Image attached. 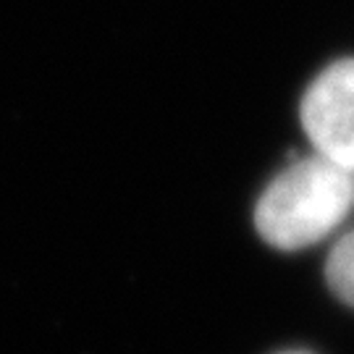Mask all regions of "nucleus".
<instances>
[{
	"mask_svg": "<svg viewBox=\"0 0 354 354\" xmlns=\"http://www.w3.org/2000/svg\"><path fill=\"white\" fill-rule=\"evenodd\" d=\"M354 207V174L313 152L268 184L254 228L276 250H304L326 239Z\"/></svg>",
	"mask_w": 354,
	"mask_h": 354,
	"instance_id": "1",
	"label": "nucleus"
},
{
	"mask_svg": "<svg viewBox=\"0 0 354 354\" xmlns=\"http://www.w3.org/2000/svg\"><path fill=\"white\" fill-rule=\"evenodd\" d=\"M302 127L315 152L354 174V58L330 64L310 84Z\"/></svg>",
	"mask_w": 354,
	"mask_h": 354,
	"instance_id": "2",
	"label": "nucleus"
},
{
	"mask_svg": "<svg viewBox=\"0 0 354 354\" xmlns=\"http://www.w3.org/2000/svg\"><path fill=\"white\" fill-rule=\"evenodd\" d=\"M326 279L330 291L342 302L354 307V228L349 234H344L330 250L328 263H326Z\"/></svg>",
	"mask_w": 354,
	"mask_h": 354,
	"instance_id": "3",
	"label": "nucleus"
},
{
	"mask_svg": "<svg viewBox=\"0 0 354 354\" xmlns=\"http://www.w3.org/2000/svg\"><path fill=\"white\" fill-rule=\"evenodd\" d=\"M283 354H310V352H283Z\"/></svg>",
	"mask_w": 354,
	"mask_h": 354,
	"instance_id": "4",
	"label": "nucleus"
}]
</instances>
